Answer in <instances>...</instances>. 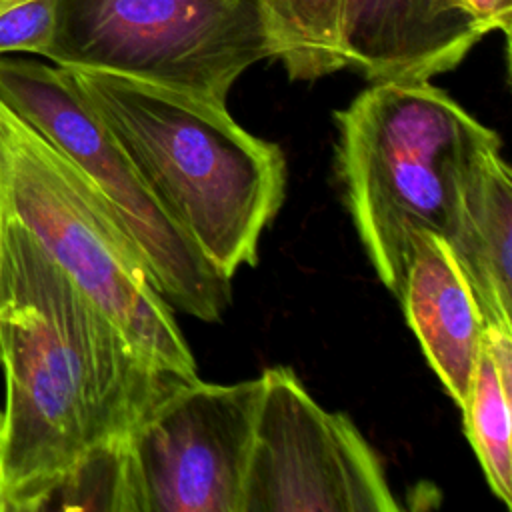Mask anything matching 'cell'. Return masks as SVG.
Here are the masks:
<instances>
[{
	"mask_svg": "<svg viewBox=\"0 0 512 512\" xmlns=\"http://www.w3.org/2000/svg\"><path fill=\"white\" fill-rule=\"evenodd\" d=\"M272 58L292 80H316L346 68L344 0H260Z\"/></svg>",
	"mask_w": 512,
	"mask_h": 512,
	"instance_id": "12",
	"label": "cell"
},
{
	"mask_svg": "<svg viewBox=\"0 0 512 512\" xmlns=\"http://www.w3.org/2000/svg\"><path fill=\"white\" fill-rule=\"evenodd\" d=\"M0 102L84 176L138 248L170 306L202 322L222 316L230 280L168 218L64 66L2 54Z\"/></svg>",
	"mask_w": 512,
	"mask_h": 512,
	"instance_id": "6",
	"label": "cell"
},
{
	"mask_svg": "<svg viewBox=\"0 0 512 512\" xmlns=\"http://www.w3.org/2000/svg\"><path fill=\"white\" fill-rule=\"evenodd\" d=\"M2 424H4V416H2V408H0V456H2ZM0 512H6L4 486H2V470H0Z\"/></svg>",
	"mask_w": 512,
	"mask_h": 512,
	"instance_id": "18",
	"label": "cell"
},
{
	"mask_svg": "<svg viewBox=\"0 0 512 512\" xmlns=\"http://www.w3.org/2000/svg\"><path fill=\"white\" fill-rule=\"evenodd\" d=\"M444 240L476 296L484 324L512 330V176L500 148L472 166Z\"/></svg>",
	"mask_w": 512,
	"mask_h": 512,
	"instance_id": "11",
	"label": "cell"
},
{
	"mask_svg": "<svg viewBox=\"0 0 512 512\" xmlns=\"http://www.w3.org/2000/svg\"><path fill=\"white\" fill-rule=\"evenodd\" d=\"M56 32V0H32L0 14V56L48 58Z\"/></svg>",
	"mask_w": 512,
	"mask_h": 512,
	"instance_id": "15",
	"label": "cell"
},
{
	"mask_svg": "<svg viewBox=\"0 0 512 512\" xmlns=\"http://www.w3.org/2000/svg\"><path fill=\"white\" fill-rule=\"evenodd\" d=\"M398 300L430 368L462 406L480 358L484 318L442 236L416 234Z\"/></svg>",
	"mask_w": 512,
	"mask_h": 512,
	"instance_id": "10",
	"label": "cell"
},
{
	"mask_svg": "<svg viewBox=\"0 0 512 512\" xmlns=\"http://www.w3.org/2000/svg\"><path fill=\"white\" fill-rule=\"evenodd\" d=\"M140 512L126 434L86 450L62 478L46 510Z\"/></svg>",
	"mask_w": 512,
	"mask_h": 512,
	"instance_id": "14",
	"label": "cell"
},
{
	"mask_svg": "<svg viewBox=\"0 0 512 512\" xmlns=\"http://www.w3.org/2000/svg\"><path fill=\"white\" fill-rule=\"evenodd\" d=\"M0 370L6 512L46 510L86 450L186 380L142 352L2 204Z\"/></svg>",
	"mask_w": 512,
	"mask_h": 512,
	"instance_id": "1",
	"label": "cell"
},
{
	"mask_svg": "<svg viewBox=\"0 0 512 512\" xmlns=\"http://www.w3.org/2000/svg\"><path fill=\"white\" fill-rule=\"evenodd\" d=\"M482 352L492 360L504 384L512 388V330L496 324H484Z\"/></svg>",
	"mask_w": 512,
	"mask_h": 512,
	"instance_id": "16",
	"label": "cell"
},
{
	"mask_svg": "<svg viewBox=\"0 0 512 512\" xmlns=\"http://www.w3.org/2000/svg\"><path fill=\"white\" fill-rule=\"evenodd\" d=\"M264 390L240 512H398L384 466L356 424L320 406L286 368Z\"/></svg>",
	"mask_w": 512,
	"mask_h": 512,
	"instance_id": "7",
	"label": "cell"
},
{
	"mask_svg": "<svg viewBox=\"0 0 512 512\" xmlns=\"http://www.w3.org/2000/svg\"><path fill=\"white\" fill-rule=\"evenodd\" d=\"M464 4L486 34L492 30H500L506 40L510 38L512 0H464Z\"/></svg>",
	"mask_w": 512,
	"mask_h": 512,
	"instance_id": "17",
	"label": "cell"
},
{
	"mask_svg": "<svg viewBox=\"0 0 512 512\" xmlns=\"http://www.w3.org/2000/svg\"><path fill=\"white\" fill-rule=\"evenodd\" d=\"M0 204L152 360L196 378V360L148 268L84 176L0 102Z\"/></svg>",
	"mask_w": 512,
	"mask_h": 512,
	"instance_id": "4",
	"label": "cell"
},
{
	"mask_svg": "<svg viewBox=\"0 0 512 512\" xmlns=\"http://www.w3.org/2000/svg\"><path fill=\"white\" fill-rule=\"evenodd\" d=\"M512 388L480 350L472 384L462 408L464 432L494 496L512 506Z\"/></svg>",
	"mask_w": 512,
	"mask_h": 512,
	"instance_id": "13",
	"label": "cell"
},
{
	"mask_svg": "<svg viewBox=\"0 0 512 512\" xmlns=\"http://www.w3.org/2000/svg\"><path fill=\"white\" fill-rule=\"evenodd\" d=\"M26 2H32V0H0V14L2 12H8L20 4H26Z\"/></svg>",
	"mask_w": 512,
	"mask_h": 512,
	"instance_id": "19",
	"label": "cell"
},
{
	"mask_svg": "<svg viewBox=\"0 0 512 512\" xmlns=\"http://www.w3.org/2000/svg\"><path fill=\"white\" fill-rule=\"evenodd\" d=\"M262 376L182 380L128 432L140 512H240Z\"/></svg>",
	"mask_w": 512,
	"mask_h": 512,
	"instance_id": "8",
	"label": "cell"
},
{
	"mask_svg": "<svg viewBox=\"0 0 512 512\" xmlns=\"http://www.w3.org/2000/svg\"><path fill=\"white\" fill-rule=\"evenodd\" d=\"M334 118L348 210L398 298L416 234L446 236L466 176L500 136L428 80L372 82Z\"/></svg>",
	"mask_w": 512,
	"mask_h": 512,
	"instance_id": "3",
	"label": "cell"
},
{
	"mask_svg": "<svg viewBox=\"0 0 512 512\" xmlns=\"http://www.w3.org/2000/svg\"><path fill=\"white\" fill-rule=\"evenodd\" d=\"M168 218L224 278L254 266L286 188L282 150L226 110L120 74L64 66Z\"/></svg>",
	"mask_w": 512,
	"mask_h": 512,
	"instance_id": "2",
	"label": "cell"
},
{
	"mask_svg": "<svg viewBox=\"0 0 512 512\" xmlns=\"http://www.w3.org/2000/svg\"><path fill=\"white\" fill-rule=\"evenodd\" d=\"M486 36L464 0H344L346 66L370 82H424Z\"/></svg>",
	"mask_w": 512,
	"mask_h": 512,
	"instance_id": "9",
	"label": "cell"
},
{
	"mask_svg": "<svg viewBox=\"0 0 512 512\" xmlns=\"http://www.w3.org/2000/svg\"><path fill=\"white\" fill-rule=\"evenodd\" d=\"M264 58L272 50L260 0H56L46 60L226 104Z\"/></svg>",
	"mask_w": 512,
	"mask_h": 512,
	"instance_id": "5",
	"label": "cell"
}]
</instances>
